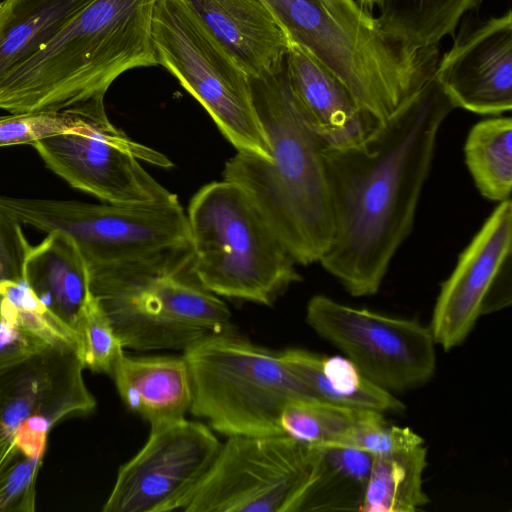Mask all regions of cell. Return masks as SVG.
<instances>
[{"label":"cell","instance_id":"277c9868","mask_svg":"<svg viewBox=\"0 0 512 512\" xmlns=\"http://www.w3.org/2000/svg\"><path fill=\"white\" fill-rule=\"evenodd\" d=\"M292 42L310 51L384 122L432 78L438 46L386 32L358 0H262Z\"/></svg>","mask_w":512,"mask_h":512},{"label":"cell","instance_id":"52a82bcc","mask_svg":"<svg viewBox=\"0 0 512 512\" xmlns=\"http://www.w3.org/2000/svg\"><path fill=\"white\" fill-rule=\"evenodd\" d=\"M192 402L190 412L225 436L283 435L279 415L292 398H314L279 352L236 330L210 335L183 351Z\"/></svg>","mask_w":512,"mask_h":512},{"label":"cell","instance_id":"d6a6232c","mask_svg":"<svg viewBox=\"0 0 512 512\" xmlns=\"http://www.w3.org/2000/svg\"><path fill=\"white\" fill-rule=\"evenodd\" d=\"M31 246L22 223L0 207V282L23 280V264Z\"/></svg>","mask_w":512,"mask_h":512},{"label":"cell","instance_id":"4fadbf2b","mask_svg":"<svg viewBox=\"0 0 512 512\" xmlns=\"http://www.w3.org/2000/svg\"><path fill=\"white\" fill-rule=\"evenodd\" d=\"M512 302V201L499 202L460 254L442 283L429 329L449 351L470 334L478 319Z\"/></svg>","mask_w":512,"mask_h":512},{"label":"cell","instance_id":"ac0fdd59","mask_svg":"<svg viewBox=\"0 0 512 512\" xmlns=\"http://www.w3.org/2000/svg\"><path fill=\"white\" fill-rule=\"evenodd\" d=\"M251 78L279 72L292 43L262 0H181Z\"/></svg>","mask_w":512,"mask_h":512},{"label":"cell","instance_id":"d590c367","mask_svg":"<svg viewBox=\"0 0 512 512\" xmlns=\"http://www.w3.org/2000/svg\"><path fill=\"white\" fill-rule=\"evenodd\" d=\"M20 0H3L0 2V35L12 17Z\"/></svg>","mask_w":512,"mask_h":512},{"label":"cell","instance_id":"4dcf8cb0","mask_svg":"<svg viewBox=\"0 0 512 512\" xmlns=\"http://www.w3.org/2000/svg\"><path fill=\"white\" fill-rule=\"evenodd\" d=\"M423 438L408 427L390 424L374 411L333 446L351 447L371 455L387 454L423 445Z\"/></svg>","mask_w":512,"mask_h":512},{"label":"cell","instance_id":"484cf974","mask_svg":"<svg viewBox=\"0 0 512 512\" xmlns=\"http://www.w3.org/2000/svg\"><path fill=\"white\" fill-rule=\"evenodd\" d=\"M512 120L493 117L476 123L465 145V162L481 195L502 202L512 189Z\"/></svg>","mask_w":512,"mask_h":512},{"label":"cell","instance_id":"f1b7e54d","mask_svg":"<svg viewBox=\"0 0 512 512\" xmlns=\"http://www.w3.org/2000/svg\"><path fill=\"white\" fill-rule=\"evenodd\" d=\"M75 333L84 368L111 375L125 349L92 293L82 308Z\"/></svg>","mask_w":512,"mask_h":512},{"label":"cell","instance_id":"f546056e","mask_svg":"<svg viewBox=\"0 0 512 512\" xmlns=\"http://www.w3.org/2000/svg\"><path fill=\"white\" fill-rule=\"evenodd\" d=\"M105 106L84 111L9 113L0 116V147L30 144L68 131Z\"/></svg>","mask_w":512,"mask_h":512},{"label":"cell","instance_id":"8992f818","mask_svg":"<svg viewBox=\"0 0 512 512\" xmlns=\"http://www.w3.org/2000/svg\"><path fill=\"white\" fill-rule=\"evenodd\" d=\"M187 219L192 271L213 294L270 306L301 280L277 233L236 184L223 179L203 186Z\"/></svg>","mask_w":512,"mask_h":512},{"label":"cell","instance_id":"ba28073f","mask_svg":"<svg viewBox=\"0 0 512 512\" xmlns=\"http://www.w3.org/2000/svg\"><path fill=\"white\" fill-rule=\"evenodd\" d=\"M152 39L158 65L208 112L238 152L272 160L250 77L181 0H158Z\"/></svg>","mask_w":512,"mask_h":512},{"label":"cell","instance_id":"9c48e42d","mask_svg":"<svg viewBox=\"0 0 512 512\" xmlns=\"http://www.w3.org/2000/svg\"><path fill=\"white\" fill-rule=\"evenodd\" d=\"M0 207L22 224L70 235L88 267L146 262L190 245L187 213L178 200L119 205L0 195Z\"/></svg>","mask_w":512,"mask_h":512},{"label":"cell","instance_id":"5b68a950","mask_svg":"<svg viewBox=\"0 0 512 512\" xmlns=\"http://www.w3.org/2000/svg\"><path fill=\"white\" fill-rule=\"evenodd\" d=\"M88 270L91 292L124 349L183 352L236 330L226 303L193 273L191 244L150 261Z\"/></svg>","mask_w":512,"mask_h":512},{"label":"cell","instance_id":"8d00e7d4","mask_svg":"<svg viewBox=\"0 0 512 512\" xmlns=\"http://www.w3.org/2000/svg\"><path fill=\"white\" fill-rule=\"evenodd\" d=\"M358 2L368 11L372 12L374 7H378L382 0H358Z\"/></svg>","mask_w":512,"mask_h":512},{"label":"cell","instance_id":"6da1fadb","mask_svg":"<svg viewBox=\"0 0 512 512\" xmlns=\"http://www.w3.org/2000/svg\"><path fill=\"white\" fill-rule=\"evenodd\" d=\"M453 109L432 76L366 140L323 149L333 232L319 263L350 295L378 292L413 228L439 129Z\"/></svg>","mask_w":512,"mask_h":512},{"label":"cell","instance_id":"836d02e7","mask_svg":"<svg viewBox=\"0 0 512 512\" xmlns=\"http://www.w3.org/2000/svg\"><path fill=\"white\" fill-rule=\"evenodd\" d=\"M47 344L0 316V374L44 349Z\"/></svg>","mask_w":512,"mask_h":512},{"label":"cell","instance_id":"7a4b0ae2","mask_svg":"<svg viewBox=\"0 0 512 512\" xmlns=\"http://www.w3.org/2000/svg\"><path fill=\"white\" fill-rule=\"evenodd\" d=\"M158 0H93L29 59L0 78L8 113L82 111L128 70L157 66Z\"/></svg>","mask_w":512,"mask_h":512},{"label":"cell","instance_id":"30bf717a","mask_svg":"<svg viewBox=\"0 0 512 512\" xmlns=\"http://www.w3.org/2000/svg\"><path fill=\"white\" fill-rule=\"evenodd\" d=\"M319 461L318 447L286 435L228 436L175 511L298 512Z\"/></svg>","mask_w":512,"mask_h":512},{"label":"cell","instance_id":"8fae6325","mask_svg":"<svg viewBox=\"0 0 512 512\" xmlns=\"http://www.w3.org/2000/svg\"><path fill=\"white\" fill-rule=\"evenodd\" d=\"M45 165L70 186L105 203L142 205L178 200L142 166L170 168L161 152L129 138L106 111L32 144Z\"/></svg>","mask_w":512,"mask_h":512},{"label":"cell","instance_id":"d4e9b609","mask_svg":"<svg viewBox=\"0 0 512 512\" xmlns=\"http://www.w3.org/2000/svg\"><path fill=\"white\" fill-rule=\"evenodd\" d=\"M318 449V473L299 511H360L373 455L342 446Z\"/></svg>","mask_w":512,"mask_h":512},{"label":"cell","instance_id":"1f68e13d","mask_svg":"<svg viewBox=\"0 0 512 512\" xmlns=\"http://www.w3.org/2000/svg\"><path fill=\"white\" fill-rule=\"evenodd\" d=\"M43 457L20 453L0 477V512L35 510V484Z\"/></svg>","mask_w":512,"mask_h":512},{"label":"cell","instance_id":"7c38bea8","mask_svg":"<svg viewBox=\"0 0 512 512\" xmlns=\"http://www.w3.org/2000/svg\"><path fill=\"white\" fill-rule=\"evenodd\" d=\"M305 320L321 338L339 349L360 372L388 391L427 383L436 369L435 342L429 327L313 296Z\"/></svg>","mask_w":512,"mask_h":512},{"label":"cell","instance_id":"7402d4cb","mask_svg":"<svg viewBox=\"0 0 512 512\" xmlns=\"http://www.w3.org/2000/svg\"><path fill=\"white\" fill-rule=\"evenodd\" d=\"M427 449L373 455L360 511L415 512L429 502L423 489Z\"/></svg>","mask_w":512,"mask_h":512},{"label":"cell","instance_id":"5bb4252c","mask_svg":"<svg viewBox=\"0 0 512 512\" xmlns=\"http://www.w3.org/2000/svg\"><path fill=\"white\" fill-rule=\"evenodd\" d=\"M83 369L76 350L46 346L0 374L1 419L22 454L44 457L54 425L93 412Z\"/></svg>","mask_w":512,"mask_h":512},{"label":"cell","instance_id":"2e32d148","mask_svg":"<svg viewBox=\"0 0 512 512\" xmlns=\"http://www.w3.org/2000/svg\"><path fill=\"white\" fill-rule=\"evenodd\" d=\"M433 74L455 108L500 115L512 108V12L462 19Z\"/></svg>","mask_w":512,"mask_h":512},{"label":"cell","instance_id":"9a60e30c","mask_svg":"<svg viewBox=\"0 0 512 512\" xmlns=\"http://www.w3.org/2000/svg\"><path fill=\"white\" fill-rule=\"evenodd\" d=\"M221 444L210 427L185 418L150 429L142 448L120 466L102 511H175L206 473Z\"/></svg>","mask_w":512,"mask_h":512},{"label":"cell","instance_id":"cb8c5ba5","mask_svg":"<svg viewBox=\"0 0 512 512\" xmlns=\"http://www.w3.org/2000/svg\"><path fill=\"white\" fill-rule=\"evenodd\" d=\"M93 0H20L0 35V78L45 45Z\"/></svg>","mask_w":512,"mask_h":512},{"label":"cell","instance_id":"3957f363","mask_svg":"<svg viewBox=\"0 0 512 512\" xmlns=\"http://www.w3.org/2000/svg\"><path fill=\"white\" fill-rule=\"evenodd\" d=\"M250 84L272 160L237 151L223 179L250 197L297 264L319 262L333 232L325 148L296 110L284 66Z\"/></svg>","mask_w":512,"mask_h":512},{"label":"cell","instance_id":"e575fe53","mask_svg":"<svg viewBox=\"0 0 512 512\" xmlns=\"http://www.w3.org/2000/svg\"><path fill=\"white\" fill-rule=\"evenodd\" d=\"M20 453L15 444L11 430L4 425L1 419L0 409V477Z\"/></svg>","mask_w":512,"mask_h":512},{"label":"cell","instance_id":"4316f807","mask_svg":"<svg viewBox=\"0 0 512 512\" xmlns=\"http://www.w3.org/2000/svg\"><path fill=\"white\" fill-rule=\"evenodd\" d=\"M372 412L314 398H292L281 409L279 426L283 435L301 444L333 446Z\"/></svg>","mask_w":512,"mask_h":512},{"label":"cell","instance_id":"d6986e66","mask_svg":"<svg viewBox=\"0 0 512 512\" xmlns=\"http://www.w3.org/2000/svg\"><path fill=\"white\" fill-rule=\"evenodd\" d=\"M124 405L150 424V429L185 418L192 402L187 363L181 356L118 359L110 375Z\"/></svg>","mask_w":512,"mask_h":512},{"label":"cell","instance_id":"ffe728a7","mask_svg":"<svg viewBox=\"0 0 512 512\" xmlns=\"http://www.w3.org/2000/svg\"><path fill=\"white\" fill-rule=\"evenodd\" d=\"M22 277L38 300L75 332L92 293L87 262L76 241L61 230L47 232L39 244L31 246Z\"/></svg>","mask_w":512,"mask_h":512},{"label":"cell","instance_id":"44dd1931","mask_svg":"<svg viewBox=\"0 0 512 512\" xmlns=\"http://www.w3.org/2000/svg\"><path fill=\"white\" fill-rule=\"evenodd\" d=\"M279 355L316 399L381 413L405 409L397 397L366 378L345 356L326 357L299 348L286 349Z\"/></svg>","mask_w":512,"mask_h":512},{"label":"cell","instance_id":"603a6c76","mask_svg":"<svg viewBox=\"0 0 512 512\" xmlns=\"http://www.w3.org/2000/svg\"><path fill=\"white\" fill-rule=\"evenodd\" d=\"M483 0H382L377 17L392 36L419 47L454 37L464 16Z\"/></svg>","mask_w":512,"mask_h":512},{"label":"cell","instance_id":"e0dca14e","mask_svg":"<svg viewBox=\"0 0 512 512\" xmlns=\"http://www.w3.org/2000/svg\"><path fill=\"white\" fill-rule=\"evenodd\" d=\"M284 71L296 110L325 149L357 145L381 125L305 47L291 43Z\"/></svg>","mask_w":512,"mask_h":512},{"label":"cell","instance_id":"83f0119b","mask_svg":"<svg viewBox=\"0 0 512 512\" xmlns=\"http://www.w3.org/2000/svg\"><path fill=\"white\" fill-rule=\"evenodd\" d=\"M0 316L48 346L77 351L76 333L61 323L24 281L0 282Z\"/></svg>","mask_w":512,"mask_h":512}]
</instances>
